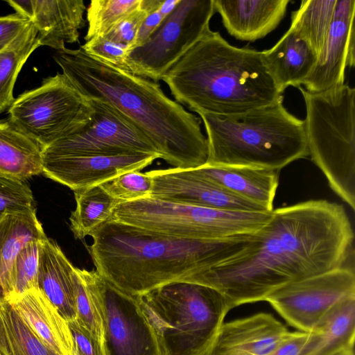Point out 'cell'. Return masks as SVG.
Listing matches in <instances>:
<instances>
[{
    "mask_svg": "<svg viewBox=\"0 0 355 355\" xmlns=\"http://www.w3.org/2000/svg\"><path fill=\"white\" fill-rule=\"evenodd\" d=\"M153 180L150 197L172 202L243 211H269L193 173L191 169L169 168L148 171Z\"/></svg>",
    "mask_w": 355,
    "mask_h": 355,
    "instance_id": "9a60e30c",
    "label": "cell"
},
{
    "mask_svg": "<svg viewBox=\"0 0 355 355\" xmlns=\"http://www.w3.org/2000/svg\"><path fill=\"white\" fill-rule=\"evenodd\" d=\"M261 53L266 68L282 94L289 86H302L318 60L309 44L291 27L272 48Z\"/></svg>",
    "mask_w": 355,
    "mask_h": 355,
    "instance_id": "7402d4cb",
    "label": "cell"
},
{
    "mask_svg": "<svg viewBox=\"0 0 355 355\" xmlns=\"http://www.w3.org/2000/svg\"><path fill=\"white\" fill-rule=\"evenodd\" d=\"M353 241L342 205L310 200L273 209L241 250L184 282L218 291L232 309L265 301L287 284L343 266Z\"/></svg>",
    "mask_w": 355,
    "mask_h": 355,
    "instance_id": "6da1fadb",
    "label": "cell"
},
{
    "mask_svg": "<svg viewBox=\"0 0 355 355\" xmlns=\"http://www.w3.org/2000/svg\"><path fill=\"white\" fill-rule=\"evenodd\" d=\"M30 20L17 12L0 17V52L26 27Z\"/></svg>",
    "mask_w": 355,
    "mask_h": 355,
    "instance_id": "f35d334b",
    "label": "cell"
},
{
    "mask_svg": "<svg viewBox=\"0 0 355 355\" xmlns=\"http://www.w3.org/2000/svg\"><path fill=\"white\" fill-rule=\"evenodd\" d=\"M162 355H208L231 310L218 291L178 282L136 296Z\"/></svg>",
    "mask_w": 355,
    "mask_h": 355,
    "instance_id": "8992f818",
    "label": "cell"
},
{
    "mask_svg": "<svg viewBox=\"0 0 355 355\" xmlns=\"http://www.w3.org/2000/svg\"><path fill=\"white\" fill-rule=\"evenodd\" d=\"M81 47L89 55L126 70L125 60L130 50L128 46L96 36L86 41Z\"/></svg>",
    "mask_w": 355,
    "mask_h": 355,
    "instance_id": "d590c367",
    "label": "cell"
},
{
    "mask_svg": "<svg viewBox=\"0 0 355 355\" xmlns=\"http://www.w3.org/2000/svg\"><path fill=\"white\" fill-rule=\"evenodd\" d=\"M289 0H214L230 35L254 42L272 32L284 18Z\"/></svg>",
    "mask_w": 355,
    "mask_h": 355,
    "instance_id": "d6986e66",
    "label": "cell"
},
{
    "mask_svg": "<svg viewBox=\"0 0 355 355\" xmlns=\"http://www.w3.org/2000/svg\"><path fill=\"white\" fill-rule=\"evenodd\" d=\"M180 1V0L163 1L162 3L158 9V12L164 19L175 10Z\"/></svg>",
    "mask_w": 355,
    "mask_h": 355,
    "instance_id": "b9f144b4",
    "label": "cell"
},
{
    "mask_svg": "<svg viewBox=\"0 0 355 355\" xmlns=\"http://www.w3.org/2000/svg\"><path fill=\"white\" fill-rule=\"evenodd\" d=\"M336 0H304L291 15L292 28L320 55L334 18Z\"/></svg>",
    "mask_w": 355,
    "mask_h": 355,
    "instance_id": "f546056e",
    "label": "cell"
},
{
    "mask_svg": "<svg viewBox=\"0 0 355 355\" xmlns=\"http://www.w3.org/2000/svg\"><path fill=\"white\" fill-rule=\"evenodd\" d=\"M198 114L207 135V164L279 171L309 155L304 121L283 98L236 114Z\"/></svg>",
    "mask_w": 355,
    "mask_h": 355,
    "instance_id": "5b68a950",
    "label": "cell"
},
{
    "mask_svg": "<svg viewBox=\"0 0 355 355\" xmlns=\"http://www.w3.org/2000/svg\"><path fill=\"white\" fill-rule=\"evenodd\" d=\"M309 336V332L290 331L271 355H300Z\"/></svg>",
    "mask_w": 355,
    "mask_h": 355,
    "instance_id": "ab89813d",
    "label": "cell"
},
{
    "mask_svg": "<svg viewBox=\"0 0 355 355\" xmlns=\"http://www.w3.org/2000/svg\"><path fill=\"white\" fill-rule=\"evenodd\" d=\"M162 80L176 102L198 114H236L283 98L261 51L235 47L211 29Z\"/></svg>",
    "mask_w": 355,
    "mask_h": 355,
    "instance_id": "277c9868",
    "label": "cell"
},
{
    "mask_svg": "<svg viewBox=\"0 0 355 355\" xmlns=\"http://www.w3.org/2000/svg\"><path fill=\"white\" fill-rule=\"evenodd\" d=\"M272 211L219 209L148 197L119 203L110 218L174 237L216 241L256 232Z\"/></svg>",
    "mask_w": 355,
    "mask_h": 355,
    "instance_id": "ba28073f",
    "label": "cell"
},
{
    "mask_svg": "<svg viewBox=\"0 0 355 355\" xmlns=\"http://www.w3.org/2000/svg\"><path fill=\"white\" fill-rule=\"evenodd\" d=\"M309 155L331 190L355 208V89L347 84L310 92L302 86Z\"/></svg>",
    "mask_w": 355,
    "mask_h": 355,
    "instance_id": "52a82bcc",
    "label": "cell"
},
{
    "mask_svg": "<svg viewBox=\"0 0 355 355\" xmlns=\"http://www.w3.org/2000/svg\"><path fill=\"white\" fill-rule=\"evenodd\" d=\"M45 238L35 210L0 216V302L13 297L11 271L19 252L29 242Z\"/></svg>",
    "mask_w": 355,
    "mask_h": 355,
    "instance_id": "cb8c5ba5",
    "label": "cell"
},
{
    "mask_svg": "<svg viewBox=\"0 0 355 355\" xmlns=\"http://www.w3.org/2000/svg\"><path fill=\"white\" fill-rule=\"evenodd\" d=\"M354 0H336L325 45L302 85L319 92L344 84L345 69L355 62Z\"/></svg>",
    "mask_w": 355,
    "mask_h": 355,
    "instance_id": "2e32d148",
    "label": "cell"
},
{
    "mask_svg": "<svg viewBox=\"0 0 355 355\" xmlns=\"http://www.w3.org/2000/svg\"><path fill=\"white\" fill-rule=\"evenodd\" d=\"M354 295V269L342 266L287 284L265 301L290 325L310 332L334 306Z\"/></svg>",
    "mask_w": 355,
    "mask_h": 355,
    "instance_id": "4fadbf2b",
    "label": "cell"
},
{
    "mask_svg": "<svg viewBox=\"0 0 355 355\" xmlns=\"http://www.w3.org/2000/svg\"><path fill=\"white\" fill-rule=\"evenodd\" d=\"M194 174L241 198L273 210L279 183L277 171L205 164L191 169Z\"/></svg>",
    "mask_w": 355,
    "mask_h": 355,
    "instance_id": "ffe728a7",
    "label": "cell"
},
{
    "mask_svg": "<svg viewBox=\"0 0 355 355\" xmlns=\"http://www.w3.org/2000/svg\"><path fill=\"white\" fill-rule=\"evenodd\" d=\"M36 334L59 355H72L73 342L68 322L36 288L11 300Z\"/></svg>",
    "mask_w": 355,
    "mask_h": 355,
    "instance_id": "603a6c76",
    "label": "cell"
},
{
    "mask_svg": "<svg viewBox=\"0 0 355 355\" xmlns=\"http://www.w3.org/2000/svg\"><path fill=\"white\" fill-rule=\"evenodd\" d=\"M289 333L271 314L258 313L223 322L208 355H271Z\"/></svg>",
    "mask_w": 355,
    "mask_h": 355,
    "instance_id": "ac0fdd59",
    "label": "cell"
},
{
    "mask_svg": "<svg viewBox=\"0 0 355 355\" xmlns=\"http://www.w3.org/2000/svg\"><path fill=\"white\" fill-rule=\"evenodd\" d=\"M99 185L112 197L123 202L150 197L153 180L148 172L131 171Z\"/></svg>",
    "mask_w": 355,
    "mask_h": 355,
    "instance_id": "1f68e13d",
    "label": "cell"
},
{
    "mask_svg": "<svg viewBox=\"0 0 355 355\" xmlns=\"http://www.w3.org/2000/svg\"><path fill=\"white\" fill-rule=\"evenodd\" d=\"M39 46L37 31L30 21L0 52V113L13 103V88L18 74L31 54Z\"/></svg>",
    "mask_w": 355,
    "mask_h": 355,
    "instance_id": "f1b7e54d",
    "label": "cell"
},
{
    "mask_svg": "<svg viewBox=\"0 0 355 355\" xmlns=\"http://www.w3.org/2000/svg\"><path fill=\"white\" fill-rule=\"evenodd\" d=\"M101 315L107 355H162L154 331L135 295L80 269Z\"/></svg>",
    "mask_w": 355,
    "mask_h": 355,
    "instance_id": "8fae6325",
    "label": "cell"
},
{
    "mask_svg": "<svg viewBox=\"0 0 355 355\" xmlns=\"http://www.w3.org/2000/svg\"><path fill=\"white\" fill-rule=\"evenodd\" d=\"M90 121L76 132L42 149V157L148 153L159 155L145 134L107 103L87 99ZM160 156V155H159Z\"/></svg>",
    "mask_w": 355,
    "mask_h": 355,
    "instance_id": "7c38bea8",
    "label": "cell"
},
{
    "mask_svg": "<svg viewBox=\"0 0 355 355\" xmlns=\"http://www.w3.org/2000/svg\"><path fill=\"white\" fill-rule=\"evenodd\" d=\"M71 332L72 355H107L104 343L92 335L76 320L68 322Z\"/></svg>",
    "mask_w": 355,
    "mask_h": 355,
    "instance_id": "74e56055",
    "label": "cell"
},
{
    "mask_svg": "<svg viewBox=\"0 0 355 355\" xmlns=\"http://www.w3.org/2000/svg\"><path fill=\"white\" fill-rule=\"evenodd\" d=\"M159 158L148 153L42 157V173L73 191L99 185L125 172L141 171Z\"/></svg>",
    "mask_w": 355,
    "mask_h": 355,
    "instance_id": "5bb4252c",
    "label": "cell"
},
{
    "mask_svg": "<svg viewBox=\"0 0 355 355\" xmlns=\"http://www.w3.org/2000/svg\"><path fill=\"white\" fill-rule=\"evenodd\" d=\"M251 234L223 240L174 237L110 218L86 246L95 270L118 288L141 295L188 277L241 250Z\"/></svg>",
    "mask_w": 355,
    "mask_h": 355,
    "instance_id": "3957f363",
    "label": "cell"
},
{
    "mask_svg": "<svg viewBox=\"0 0 355 355\" xmlns=\"http://www.w3.org/2000/svg\"><path fill=\"white\" fill-rule=\"evenodd\" d=\"M42 240L29 242L17 256L11 271V282L13 290L12 299L35 288L40 251Z\"/></svg>",
    "mask_w": 355,
    "mask_h": 355,
    "instance_id": "d6a6232c",
    "label": "cell"
},
{
    "mask_svg": "<svg viewBox=\"0 0 355 355\" xmlns=\"http://www.w3.org/2000/svg\"><path fill=\"white\" fill-rule=\"evenodd\" d=\"M335 355H354V348L343 350Z\"/></svg>",
    "mask_w": 355,
    "mask_h": 355,
    "instance_id": "7bdbcfd3",
    "label": "cell"
},
{
    "mask_svg": "<svg viewBox=\"0 0 355 355\" xmlns=\"http://www.w3.org/2000/svg\"><path fill=\"white\" fill-rule=\"evenodd\" d=\"M76 209L69 217L70 228L77 239H83L112 216L119 200L109 195L101 185L73 191Z\"/></svg>",
    "mask_w": 355,
    "mask_h": 355,
    "instance_id": "83f0119b",
    "label": "cell"
},
{
    "mask_svg": "<svg viewBox=\"0 0 355 355\" xmlns=\"http://www.w3.org/2000/svg\"><path fill=\"white\" fill-rule=\"evenodd\" d=\"M214 0H180L150 37L129 51L125 69L157 83L209 30Z\"/></svg>",
    "mask_w": 355,
    "mask_h": 355,
    "instance_id": "30bf717a",
    "label": "cell"
},
{
    "mask_svg": "<svg viewBox=\"0 0 355 355\" xmlns=\"http://www.w3.org/2000/svg\"><path fill=\"white\" fill-rule=\"evenodd\" d=\"M42 173V148L8 119L0 121V175L26 180Z\"/></svg>",
    "mask_w": 355,
    "mask_h": 355,
    "instance_id": "484cf974",
    "label": "cell"
},
{
    "mask_svg": "<svg viewBox=\"0 0 355 355\" xmlns=\"http://www.w3.org/2000/svg\"><path fill=\"white\" fill-rule=\"evenodd\" d=\"M0 355H59L19 314L12 301L0 302Z\"/></svg>",
    "mask_w": 355,
    "mask_h": 355,
    "instance_id": "4316f807",
    "label": "cell"
},
{
    "mask_svg": "<svg viewBox=\"0 0 355 355\" xmlns=\"http://www.w3.org/2000/svg\"><path fill=\"white\" fill-rule=\"evenodd\" d=\"M141 0H92L87 8L86 41L104 36L116 24L140 8Z\"/></svg>",
    "mask_w": 355,
    "mask_h": 355,
    "instance_id": "4dcf8cb0",
    "label": "cell"
},
{
    "mask_svg": "<svg viewBox=\"0 0 355 355\" xmlns=\"http://www.w3.org/2000/svg\"><path fill=\"white\" fill-rule=\"evenodd\" d=\"M148 15L140 7L121 19L103 37L114 42L126 45L130 49L137 32Z\"/></svg>",
    "mask_w": 355,
    "mask_h": 355,
    "instance_id": "8d00e7d4",
    "label": "cell"
},
{
    "mask_svg": "<svg viewBox=\"0 0 355 355\" xmlns=\"http://www.w3.org/2000/svg\"><path fill=\"white\" fill-rule=\"evenodd\" d=\"M74 270L75 266L55 241L47 237L42 240L35 288L67 322L76 319Z\"/></svg>",
    "mask_w": 355,
    "mask_h": 355,
    "instance_id": "44dd1931",
    "label": "cell"
},
{
    "mask_svg": "<svg viewBox=\"0 0 355 355\" xmlns=\"http://www.w3.org/2000/svg\"><path fill=\"white\" fill-rule=\"evenodd\" d=\"M17 13L26 17L37 31L40 46L55 49L79 40L86 24L83 0H7Z\"/></svg>",
    "mask_w": 355,
    "mask_h": 355,
    "instance_id": "e0dca14e",
    "label": "cell"
},
{
    "mask_svg": "<svg viewBox=\"0 0 355 355\" xmlns=\"http://www.w3.org/2000/svg\"><path fill=\"white\" fill-rule=\"evenodd\" d=\"M92 108L62 73L19 95L8 108V119L44 148L84 127Z\"/></svg>",
    "mask_w": 355,
    "mask_h": 355,
    "instance_id": "9c48e42d",
    "label": "cell"
},
{
    "mask_svg": "<svg viewBox=\"0 0 355 355\" xmlns=\"http://www.w3.org/2000/svg\"><path fill=\"white\" fill-rule=\"evenodd\" d=\"M35 210L32 191L24 181L0 175V216Z\"/></svg>",
    "mask_w": 355,
    "mask_h": 355,
    "instance_id": "e575fe53",
    "label": "cell"
},
{
    "mask_svg": "<svg viewBox=\"0 0 355 355\" xmlns=\"http://www.w3.org/2000/svg\"><path fill=\"white\" fill-rule=\"evenodd\" d=\"M53 59L85 98L107 103L130 119L173 168L207 164L208 143L200 119L168 98L159 84L95 58L81 46L56 51Z\"/></svg>",
    "mask_w": 355,
    "mask_h": 355,
    "instance_id": "7a4b0ae2",
    "label": "cell"
},
{
    "mask_svg": "<svg viewBox=\"0 0 355 355\" xmlns=\"http://www.w3.org/2000/svg\"><path fill=\"white\" fill-rule=\"evenodd\" d=\"M355 295L334 306L309 332L300 355H335L354 348Z\"/></svg>",
    "mask_w": 355,
    "mask_h": 355,
    "instance_id": "d4e9b609",
    "label": "cell"
},
{
    "mask_svg": "<svg viewBox=\"0 0 355 355\" xmlns=\"http://www.w3.org/2000/svg\"><path fill=\"white\" fill-rule=\"evenodd\" d=\"M163 19L158 10L149 13L141 24L130 49L142 45L155 32Z\"/></svg>",
    "mask_w": 355,
    "mask_h": 355,
    "instance_id": "60d3db41",
    "label": "cell"
},
{
    "mask_svg": "<svg viewBox=\"0 0 355 355\" xmlns=\"http://www.w3.org/2000/svg\"><path fill=\"white\" fill-rule=\"evenodd\" d=\"M76 320L92 335L103 341V325L96 302L75 267L73 273Z\"/></svg>",
    "mask_w": 355,
    "mask_h": 355,
    "instance_id": "836d02e7",
    "label": "cell"
}]
</instances>
